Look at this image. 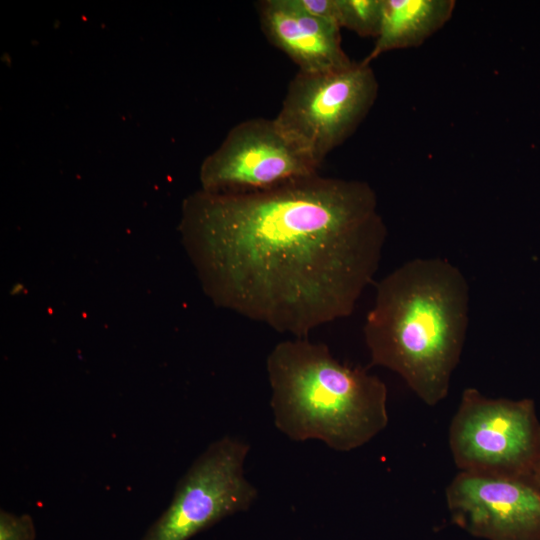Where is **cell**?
<instances>
[{"label":"cell","instance_id":"1","mask_svg":"<svg viewBox=\"0 0 540 540\" xmlns=\"http://www.w3.org/2000/svg\"><path fill=\"white\" fill-rule=\"evenodd\" d=\"M179 231L213 303L295 338L353 313L387 237L367 182L319 173L255 192L200 189Z\"/></svg>","mask_w":540,"mask_h":540},{"label":"cell","instance_id":"2","mask_svg":"<svg viewBox=\"0 0 540 540\" xmlns=\"http://www.w3.org/2000/svg\"><path fill=\"white\" fill-rule=\"evenodd\" d=\"M469 284L446 259L415 258L376 284L363 335L371 365L398 374L428 406L449 392L466 339Z\"/></svg>","mask_w":540,"mask_h":540},{"label":"cell","instance_id":"3","mask_svg":"<svg viewBox=\"0 0 540 540\" xmlns=\"http://www.w3.org/2000/svg\"><path fill=\"white\" fill-rule=\"evenodd\" d=\"M275 426L294 441L359 448L388 424L387 387L361 366L338 361L308 338L282 341L266 360Z\"/></svg>","mask_w":540,"mask_h":540},{"label":"cell","instance_id":"4","mask_svg":"<svg viewBox=\"0 0 540 540\" xmlns=\"http://www.w3.org/2000/svg\"><path fill=\"white\" fill-rule=\"evenodd\" d=\"M370 64L319 73L298 71L274 117L281 130L319 166L359 127L378 96Z\"/></svg>","mask_w":540,"mask_h":540},{"label":"cell","instance_id":"5","mask_svg":"<svg viewBox=\"0 0 540 540\" xmlns=\"http://www.w3.org/2000/svg\"><path fill=\"white\" fill-rule=\"evenodd\" d=\"M448 441L459 471L536 478L540 421L532 399L490 398L468 387Z\"/></svg>","mask_w":540,"mask_h":540},{"label":"cell","instance_id":"6","mask_svg":"<svg viewBox=\"0 0 540 540\" xmlns=\"http://www.w3.org/2000/svg\"><path fill=\"white\" fill-rule=\"evenodd\" d=\"M249 448L229 436L210 444L179 480L170 504L141 540H189L249 509L258 496L244 473Z\"/></svg>","mask_w":540,"mask_h":540},{"label":"cell","instance_id":"7","mask_svg":"<svg viewBox=\"0 0 540 540\" xmlns=\"http://www.w3.org/2000/svg\"><path fill=\"white\" fill-rule=\"evenodd\" d=\"M319 168L274 118H252L235 125L204 159L201 189L211 193L262 191L317 174Z\"/></svg>","mask_w":540,"mask_h":540},{"label":"cell","instance_id":"8","mask_svg":"<svg viewBox=\"0 0 540 540\" xmlns=\"http://www.w3.org/2000/svg\"><path fill=\"white\" fill-rule=\"evenodd\" d=\"M451 520L485 540H540V482L459 471L446 488Z\"/></svg>","mask_w":540,"mask_h":540},{"label":"cell","instance_id":"9","mask_svg":"<svg viewBox=\"0 0 540 540\" xmlns=\"http://www.w3.org/2000/svg\"><path fill=\"white\" fill-rule=\"evenodd\" d=\"M260 27L268 41L306 73L341 69L353 61L341 45L337 22L304 14L288 0H263L256 4Z\"/></svg>","mask_w":540,"mask_h":540},{"label":"cell","instance_id":"10","mask_svg":"<svg viewBox=\"0 0 540 540\" xmlns=\"http://www.w3.org/2000/svg\"><path fill=\"white\" fill-rule=\"evenodd\" d=\"M455 6L454 0H383L380 31L363 61L422 45L451 19Z\"/></svg>","mask_w":540,"mask_h":540},{"label":"cell","instance_id":"11","mask_svg":"<svg viewBox=\"0 0 540 540\" xmlns=\"http://www.w3.org/2000/svg\"><path fill=\"white\" fill-rule=\"evenodd\" d=\"M342 28L361 37L377 38L382 21L383 0H336Z\"/></svg>","mask_w":540,"mask_h":540},{"label":"cell","instance_id":"12","mask_svg":"<svg viewBox=\"0 0 540 540\" xmlns=\"http://www.w3.org/2000/svg\"><path fill=\"white\" fill-rule=\"evenodd\" d=\"M36 527L29 514L0 511V540H35Z\"/></svg>","mask_w":540,"mask_h":540},{"label":"cell","instance_id":"13","mask_svg":"<svg viewBox=\"0 0 540 540\" xmlns=\"http://www.w3.org/2000/svg\"><path fill=\"white\" fill-rule=\"evenodd\" d=\"M289 3L300 12L312 17L338 21L336 0H288Z\"/></svg>","mask_w":540,"mask_h":540},{"label":"cell","instance_id":"14","mask_svg":"<svg viewBox=\"0 0 540 540\" xmlns=\"http://www.w3.org/2000/svg\"><path fill=\"white\" fill-rule=\"evenodd\" d=\"M536 478L540 482V462H539Z\"/></svg>","mask_w":540,"mask_h":540}]
</instances>
